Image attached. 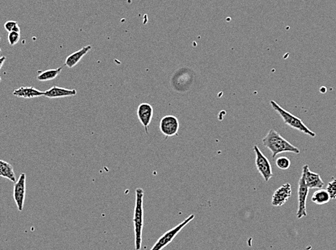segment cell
<instances>
[{"label": "cell", "mask_w": 336, "mask_h": 250, "mask_svg": "<svg viewBox=\"0 0 336 250\" xmlns=\"http://www.w3.org/2000/svg\"><path fill=\"white\" fill-rule=\"evenodd\" d=\"M263 144L264 147L270 150L272 158H275L277 155L286 152L295 154H299L301 153L298 147H295L291 143L286 141L284 137L281 136L273 129H269L268 133L263 138Z\"/></svg>", "instance_id": "obj_1"}, {"label": "cell", "mask_w": 336, "mask_h": 250, "mask_svg": "<svg viewBox=\"0 0 336 250\" xmlns=\"http://www.w3.org/2000/svg\"><path fill=\"white\" fill-rule=\"evenodd\" d=\"M144 192L142 188L136 189V206L134 210V232L135 248L136 250H140L142 248V230L144 227V208L143 200Z\"/></svg>", "instance_id": "obj_2"}, {"label": "cell", "mask_w": 336, "mask_h": 250, "mask_svg": "<svg viewBox=\"0 0 336 250\" xmlns=\"http://www.w3.org/2000/svg\"><path fill=\"white\" fill-rule=\"evenodd\" d=\"M270 105L272 108L275 111H277L278 114L281 116L283 121L285 124L288 125L290 127L293 129H297L299 132H302L306 135H309L311 138H315L316 133H314L313 131L310 130L304 123L302 120L296 117V116L292 114L291 113L288 112L286 110L284 109L280 105H278L275 101H271Z\"/></svg>", "instance_id": "obj_3"}, {"label": "cell", "mask_w": 336, "mask_h": 250, "mask_svg": "<svg viewBox=\"0 0 336 250\" xmlns=\"http://www.w3.org/2000/svg\"><path fill=\"white\" fill-rule=\"evenodd\" d=\"M194 218V215H191L188 217L186 219L184 220L182 223L178 224L176 227L172 228V229L169 230L167 232L165 233L157 241L154 246L150 250H162L164 249L167 245H169L170 242H172L175 236H177L178 233L183 229L184 227H185L190 221Z\"/></svg>", "instance_id": "obj_4"}, {"label": "cell", "mask_w": 336, "mask_h": 250, "mask_svg": "<svg viewBox=\"0 0 336 250\" xmlns=\"http://www.w3.org/2000/svg\"><path fill=\"white\" fill-rule=\"evenodd\" d=\"M254 151L256 156V167H257L259 173L261 174L265 182H268L269 179L273 177L270 162H269L268 159L263 154L258 146H254Z\"/></svg>", "instance_id": "obj_5"}, {"label": "cell", "mask_w": 336, "mask_h": 250, "mask_svg": "<svg viewBox=\"0 0 336 250\" xmlns=\"http://www.w3.org/2000/svg\"><path fill=\"white\" fill-rule=\"evenodd\" d=\"M25 192H26V175L25 173H22L20 175L18 181H16L15 183L14 189H13V198L19 212L24 210Z\"/></svg>", "instance_id": "obj_6"}, {"label": "cell", "mask_w": 336, "mask_h": 250, "mask_svg": "<svg viewBox=\"0 0 336 250\" xmlns=\"http://www.w3.org/2000/svg\"><path fill=\"white\" fill-rule=\"evenodd\" d=\"M309 190L310 188L307 186L304 182V174L302 173L300 179L299 181V186H298V218H302L303 217L307 216V198L308 196Z\"/></svg>", "instance_id": "obj_7"}, {"label": "cell", "mask_w": 336, "mask_h": 250, "mask_svg": "<svg viewBox=\"0 0 336 250\" xmlns=\"http://www.w3.org/2000/svg\"><path fill=\"white\" fill-rule=\"evenodd\" d=\"M179 122L174 116H166L162 119L160 123V130L166 136H174L178 133L179 129Z\"/></svg>", "instance_id": "obj_8"}, {"label": "cell", "mask_w": 336, "mask_h": 250, "mask_svg": "<svg viewBox=\"0 0 336 250\" xmlns=\"http://www.w3.org/2000/svg\"><path fill=\"white\" fill-rule=\"evenodd\" d=\"M292 189L291 185L289 183L280 187L277 190L274 192L272 197V205L275 207H280L284 206L289 198L291 197Z\"/></svg>", "instance_id": "obj_9"}, {"label": "cell", "mask_w": 336, "mask_h": 250, "mask_svg": "<svg viewBox=\"0 0 336 250\" xmlns=\"http://www.w3.org/2000/svg\"><path fill=\"white\" fill-rule=\"evenodd\" d=\"M302 173L304 174V182L310 189H322L325 183L320 175L312 171L307 164L303 167Z\"/></svg>", "instance_id": "obj_10"}, {"label": "cell", "mask_w": 336, "mask_h": 250, "mask_svg": "<svg viewBox=\"0 0 336 250\" xmlns=\"http://www.w3.org/2000/svg\"><path fill=\"white\" fill-rule=\"evenodd\" d=\"M153 108L149 104L143 103L139 105L137 109V116L139 121L144 126L146 133H148V127L150 125L153 117Z\"/></svg>", "instance_id": "obj_11"}, {"label": "cell", "mask_w": 336, "mask_h": 250, "mask_svg": "<svg viewBox=\"0 0 336 250\" xmlns=\"http://www.w3.org/2000/svg\"><path fill=\"white\" fill-rule=\"evenodd\" d=\"M77 92L75 89H67L61 87L53 86L51 88L44 92V96L49 99H57V98L68 97L76 95Z\"/></svg>", "instance_id": "obj_12"}, {"label": "cell", "mask_w": 336, "mask_h": 250, "mask_svg": "<svg viewBox=\"0 0 336 250\" xmlns=\"http://www.w3.org/2000/svg\"><path fill=\"white\" fill-rule=\"evenodd\" d=\"M13 94L15 96L24 99H33L44 96V92L36 89L34 87H21L15 90Z\"/></svg>", "instance_id": "obj_13"}, {"label": "cell", "mask_w": 336, "mask_h": 250, "mask_svg": "<svg viewBox=\"0 0 336 250\" xmlns=\"http://www.w3.org/2000/svg\"><path fill=\"white\" fill-rule=\"evenodd\" d=\"M92 46L89 45V46H84L80 50L77 51V52H74V53L68 56L67 59H66L65 64L69 68H72L74 66L76 65L81 61V59L92 49Z\"/></svg>", "instance_id": "obj_14"}, {"label": "cell", "mask_w": 336, "mask_h": 250, "mask_svg": "<svg viewBox=\"0 0 336 250\" xmlns=\"http://www.w3.org/2000/svg\"><path fill=\"white\" fill-rule=\"evenodd\" d=\"M0 177L16 182V176L13 166L6 161L0 160Z\"/></svg>", "instance_id": "obj_15"}, {"label": "cell", "mask_w": 336, "mask_h": 250, "mask_svg": "<svg viewBox=\"0 0 336 250\" xmlns=\"http://www.w3.org/2000/svg\"><path fill=\"white\" fill-rule=\"evenodd\" d=\"M331 200V197L327 192L326 189H319L318 190L314 192L312 197V201L319 206L327 204Z\"/></svg>", "instance_id": "obj_16"}, {"label": "cell", "mask_w": 336, "mask_h": 250, "mask_svg": "<svg viewBox=\"0 0 336 250\" xmlns=\"http://www.w3.org/2000/svg\"><path fill=\"white\" fill-rule=\"evenodd\" d=\"M62 70H63V67H60L58 68L51 69V70L41 72L37 76V80L39 81H52L60 75Z\"/></svg>", "instance_id": "obj_17"}, {"label": "cell", "mask_w": 336, "mask_h": 250, "mask_svg": "<svg viewBox=\"0 0 336 250\" xmlns=\"http://www.w3.org/2000/svg\"><path fill=\"white\" fill-rule=\"evenodd\" d=\"M275 164H276V167L279 169L287 170L290 168V161L289 160L288 158L285 157V156H281V157L276 159Z\"/></svg>", "instance_id": "obj_18"}, {"label": "cell", "mask_w": 336, "mask_h": 250, "mask_svg": "<svg viewBox=\"0 0 336 250\" xmlns=\"http://www.w3.org/2000/svg\"><path fill=\"white\" fill-rule=\"evenodd\" d=\"M4 29L7 32H13V31H16V32H21L19 25L18 22L13 21H9L4 23Z\"/></svg>", "instance_id": "obj_19"}, {"label": "cell", "mask_w": 336, "mask_h": 250, "mask_svg": "<svg viewBox=\"0 0 336 250\" xmlns=\"http://www.w3.org/2000/svg\"><path fill=\"white\" fill-rule=\"evenodd\" d=\"M325 189L329 194L331 199L334 200L336 198V178L333 179V180L328 183Z\"/></svg>", "instance_id": "obj_20"}, {"label": "cell", "mask_w": 336, "mask_h": 250, "mask_svg": "<svg viewBox=\"0 0 336 250\" xmlns=\"http://www.w3.org/2000/svg\"><path fill=\"white\" fill-rule=\"evenodd\" d=\"M20 39H21V32H16V31H13L8 34V42L11 46H15L19 42Z\"/></svg>", "instance_id": "obj_21"}, {"label": "cell", "mask_w": 336, "mask_h": 250, "mask_svg": "<svg viewBox=\"0 0 336 250\" xmlns=\"http://www.w3.org/2000/svg\"><path fill=\"white\" fill-rule=\"evenodd\" d=\"M6 61V57L4 56L0 57V70H1V67H2L3 64H4V62Z\"/></svg>", "instance_id": "obj_22"}, {"label": "cell", "mask_w": 336, "mask_h": 250, "mask_svg": "<svg viewBox=\"0 0 336 250\" xmlns=\"http://www.w3.org/2000/svg\"><path fill=\"white\" fill-rule=\"evenodd\" d=\"M1 77H0V83H1Z\"/></svg>", "instance_id": "obj_23"}, {"label": "cell", "mask_w": 336, "mask_h": 250, "mask_svg": "<svg viewBox=\"0 0 336 250\" xmlns=\"http://www.w3.org/2000/svg\"><path fill=\"white\" fill-rule=\"evenodd\" d=\"M1 49H0V53H1Z\"/></svg>", "instance_id": "obj_24"}, {"label": "cell", "mask_w": 336, "mask_h": 250, "mask_svg": "<svg viewBox=\"0 0 336 250\" xmlns=\"http://www.w3.org/2000/svg\"><path fill=\"white\" fill-rule=\"evenodd\" d=\"M0 41H1V38H0Z\"/></svg>", "instance_id": "obj_25"}]
</instances>
